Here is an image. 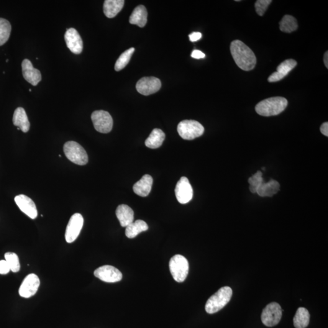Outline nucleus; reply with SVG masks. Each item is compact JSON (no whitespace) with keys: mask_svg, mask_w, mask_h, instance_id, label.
Instances as JSON below:
<instances>
[{"mask_svg":"<svg viewBox=\"0 0 328 328\" xmlns=\"http://www.w3.org/2000/svg\"><path fill=\"white\" fill-rule=\"evenodd\" d=\"M165 135L162 130L158 129H154L145 140V144L152 149L160 148L165 139Z\"/></svg>","mask_w":328,"mask_h":328,"instance_id":"nucleus-23","label":"nucleus"},{"mask_svg":"<svg viewBox=\"0 0 328 328\" xmlns=\"http://www.w3.org/2000/svg\"><path fill=\"white\" fill-rule=\"evenodd\" d=\"M262 176L263 173L260 171H258L255 175L248 179V182L250 184L249 189L252 193H255L259 186L263 183Z\"/></svg>","mask_w":328,"mask_h":328,"instance_id":"nucleus-31","label":"nucleus"},{"mask_svg":"<svg viewBox=\"0 0 328 328\" xmlns=\"http://www.w3.org/2000/svg\"><path fill=\"white\" fill-rule=\"evenodd\" d=\"M232 289L229 286L222 287L210 297L206 304V311L210 314H215L222 309L230 301Z\"/></svg>","mask_w":328,"mask_h":328,"instance_id":"nucleus-3","label":"nucleus"},{"mask_svg":"<svg viewBox=\"0 0 328 328\" xmlns=\"http://www.w3.org/2000/svg\"><path fill=\"white\" fill-rule=\"evenodd\" d=\"M116 214L120 225L126 227L134 221V212L127 205L121 204L117 207Z\"/></svg>","mask_w":328,"mask_h":328,"instance_id":"nucleus-18","label":"nucleus"},{"mask_svg":"<svg viewBox=\"0 0 328 328\" xmlns=\"http://www.w3.org/2000/svg\"><path fill=\"white\" fill-rule=\"evenodd\" d=\"M153 183L152 177L149 175H145L133 186V191L140 196H147L152 190Z\"/></svg>","mask_w":328,"mask_h":328,"instance_id":"nucleus-17","label":"nucleus"},{"mask_svg":"<svg viewBox=\"0 0 328 328\" xmlns=\"http://www.w3.org/2000/svg\"><path fill=\"white\" fill-rule=\"evenodd\" d=\"M280 305L276 302L269 304L263 310L261 314V321L266 327H273L278 325L282 317Z\"/></svg>","mask_w":328,"mask_h":328,"instance_id":"nucleus-8","label":"nucleus"},{"mask_svg":"<svg viewBox=\"0 0 328 328\" xmlns=\"http://www.w3.org/2000/svg\"><path fill=\"white\" fill-rule=\"evenodd\" d=\"M161 88V81L155 77L143 78L140 79L137 84V91L143 96H149L156 93Z\"/></svg>","mask_w":328,"mask_h":328,"instance_id":"nucleus-13","label":"nucleus"},{"mask_svg":"<svg viewBox=\"0 0 328 328\" xmlns=\"http://www.w3.org/2000/svg\"><path fill=\"white\" fill-rule=\"evenodd\" d=\"M147 9L142 5H140L133 10L130 17V24L137 25L140 27H144L147 22Z\"/></svg>","mask_w":328,"mask_h":328,"instance_id":"nucleus-20","label":"nucleus"},{"mask_svg":"<svg viewBox=\"0 0 328 328\" xmlns=\"http://www.w3.org/2000/svg\"><path fill=\"white\" fill-rule=\"evenodd\" d=\"M230 52L238 67L245 71L253 70L257 63L255 54L240 40H234L230 44Z\"/></svg>","mask_w":328,"mask_h":328,"instance_id":"nucleus-1","label":"nucleus"},{"mask_svg":"<svg viewBox=\"0 0 328 328\" xmlns=\"http://www.w3.org/2000/svg\"><path fill=\"white\" fill-rule=\"evenodd\" d=\"M297 65V63L296 60L293 59H288V60H284L278 65L276 68V72L285 78L296 67Z\"/></svg>","mask_w":328,"mask_h":328,"instance_id":"nucleus-29","label":"nucleus"},{"mask_svg":"<svg viewBox=\"0 0 328 328\" xmlns=\"http://www.w3.org/2000/svg\"><path fill=\"white\" fill-rule=\"evenodd\" d=\"M22 73L26 81L29 82L33 86L42 81V74L37 69L33 67L31 62L28 59H25L22 63Z\"/></svg>","mask_w":328,"mask_h":328,"instance_id":"nucleus-16","label":"nucleus"},{"mask_svg":"<svg viewBox=\"0 0 328 328\" xmlns=\"http://www.w3.org/2000/svg\"><path fill=\"white\" fill-rule=\"evenodd\" d=\"M40 284V279L34 273L26 276L19 289L20 296L24 298H30L37 293Z\"/></svg>","mask_w":328,"mask_h":328,"instance_id":"nucleus-12","label":"nucleus"},{"mask_svg":"<svg viewBox=\"0 0 328 328\" xmlns=\"http://www.w3.org/2000/svg\"><path fill=\"white\" fill-rule=\"evenodd\" d=\"M66 44L72 53L80 55L83 51V41L79 32L74 28L67 29L65 34Z\"/></svg>","mask_w":328,"mask_h":328,"instance_id":"nucleus-14","label":"nucleus"},{"mask_svg":"<svg viewBox=\"0 0 328 328\" xmlns=\"http://www.w3.org/2000/svg\"><path fill=\"white\" fill-rule=\"evenodd\" d=\"M320 132L322 133L323 135H325V137H328V123L325 122L322 125V126L320 127Z\"/></svg>","mask_w":328,"mask_h":328,"instance_id":"nucleus-37","label":"nucleus"},{"mask_svg":"<svg viewBox=\"0 0 328 328\" xmlns=\"http://www.w3.org/2000/svg\"><path fill=\"white\" fill-rule=\"evenodd\" d=\"M124 0H106L104 4V12L106 16L112 19L116 16L124 6Z\"/></svg>","mask_w":328,"mask_h":328,"instance_id":"nucleus-22","label":"nucleus"},{"mask_svg":"<svg viewBox=\"0 0 328 328\" xmlns=\"http://www.w3.org/2000/svg\"><path fill=\"white\" fill-rule=\"evenodd\" d=\"M298 28V24L296 19L291 15H284L280 22V29L282 32L291 33Z\"/></svg>","mask_w":328,"mask_h":328,"instance_id":"nucleus-26","label":"nucleus"},{"mask_svg":"<svg viewBox=\"0 0 328 328\" xmlns=\"http://www.w3.org/2000/svg\"><path fill=\"white\" fill-rule=\"evenodd\" d=\"M271 2V0H258L256 1L255 7L257 14L260 16H263Z\"/></svg>","mask_w":328,"mask_h":328,"instance_id":"nucleus-32","label":"nucleus"},{"mask_svg":"<svg viewBox=\"0 0 328 328\" xmlns=\"http://www.w3.org/2000/svg\"><path fill=\"white\" fill-rule=\"evenodd\" d=\"M175 194L177 200L182 204L188 203L193 198V189L186 177H182L177 183Z\"/></svg>","mask_w":328,"mask_h":328,"instance_id":"nucleus-10","label":"nucleus"},{"mask_svg":"<svg viewBox=\"0 0 328 328\" xmlns=\"http://www.w3.org/2000/svg\"><path fill=\"white\" fill-rule=\"evenodd\" d=\"M148 226L145 221L142 220H137L135 222L131 223L126 227L125 235L129 238H134L141 232L147 231Z\"/></svg>","mask_w":328,"mask_h":328,"instance_id":"nucleus-24","label":"nucleus"},{"mask_svg":"<svg viewBox=\"0 0 328 328\" xmlns=\"http://www.w3.org/2000/svg\"><path fill=\"white\" fill-rule=\"evenodd\" d=\"M201 37H202L201 33L198 32H194L191 33V34L189 35L190 40H191V42H196V41H198L199 40L201 39Z\"/></svg>","mask_w":328,"mask_h":328,"instance_id":"nucleus-35","label":"nucleus"},{"mask_svg":"<svg viewBox=\"0 0 328 328\" xmlns=\"http://www.w3.org/2000/svg\"><path fill=\"white\" fill-rule=\"evenodd\" d=\"M11 30L12 27L9 22L0 18V47L5 44L9 40Z\"/></svg>","mask_w":328,"mask_h":328,"instance_id":"nucleus-27","label":"nucleus"},{"mask_svg":"<svg viewBox=\"0 0 328 328\" xmlns=\"http://www.w3.org/2000/svg\"><path fill=\"white\" fill-rule=\"evenodd\" d=\"M288 104V101L283 97H271L259 102L255 107V111L262 116H276L286 109Z\"/></svg>","mask_w":328,"mask_h":328,"instance_id":"nucleus-2","label":"nucleus"},{"mask_svg":"<svg viewBox=\"0 0 328 328\" xmlns=\"http://www.w3.org/2000/svg\"><path fill=\"white\" fill-rule=\"evenodd\" d=\"M63 151L66 157L77 165H84L88 162L85 150L78 142L68 141L64 145Z\"/></svg>","mask_w":328,"mask_h":328,"instance_id":"nucleus-4","label":"nucleus"},{"mask_svg":"<svg viewBox=\"0 0 328 328\" xmlns=\"http://www.w3.org/2000/svg\"><path fill=\"white\" fill-rule=\"evenodd\" d=\"M170 273L174 280L179 283L185 281L189 271V261L183 255H176L169 263Z\"/></svg>","mask_w":328,"mask_h":328,"instance_id":"nucleus-5","label":"nucleus"},{"mask_svg":"<svg viewBox=\"0 0 328 328\" xmlns=\"http://www.w3.org/2000/svg\"><path fill=\"white\" fill-rule=\"evenodd\" d=\"M191 57L195 59L203 58L206 55L201 51L194 50L191 55Z\"/></svg>","mask_w":328,"mask_h":328,"instance_id":"nucleus-36","label":"nucleus"},{"mask_svg":"<svg viewBox=\"0 0 328 328\" xmlns=\"http://www.w3.org/2000/svg\"><path fill=\"white\" fill-rule=\"evenodd\" d=\"M310 314L304 307H299L294 317V325L296 328H305L308 326Z\"/></svg>","mask_w":328,"mask_h":328,"instance_id":"nucleus-25","label":"nucleus"},{"mask_svg":"<svg viewBox=\"0 0 328 328\" xmlns=\"http://www.w3.org/2000/svg\"><path fill=\"white\" fill-rule=\"evenodd\" d=\"M5 260L9 266L10 270L13 273H18L20 270V264L19 257L14 252H7L4 255Z\"/></svg>","mask_w":328,"mask_h":328,"instance_id":"nucleus-30","label":"nucleus"},{"mask_svg":"<svg viewBox=\"0 0 328 328\" xmlns=\"http://www.w3.org/2000/svg\"><path fill=\"white\" fill-rule=\"evenodd\" d=\"M94 129L101 133H109L113 126V120L109 112L104 110L95 111L91 114Z\"/></svg>","mask_w":328,"mask_h":328,"instance_id":"nucleus-7","label":"nucleus"},{"mask_svg":"<svg viewBox=\"0 0 328 328\" xmlns=\"http://www.w3.org/2000/svg\"><path fill=\"white\" fill-rule=\"evenodd\" d=\"M15 202L21 211L30 219H34L37 217V207L32 199L25 194H19L15 196Z\"/></svg>","mask_w":328,"mask_h":328,"instance_id":"nucleus-15","label":"nucleus"},{"mask_svg":"<svg viewBox=\"0 0 328 328\" xmlns=\"http://www.w3.org/2000/svg\"><path fill=\"white\" fill-rule=\"evenodd\" d=\"M10 270L8 264L6 260L0 261V274L1 275H6L9 273Z\"/></svg>","mask_w":328,"mask_h":328,"instance_id":"nucleus-33","label":"nucleus"},{"mask_svg":"<svg viewBox=\"0 0 328 328\" xmlns=\"http://www.w3.org/2000/svg\"><path fill=\"white\" fill-rule=\"evenodd\" d=\"M95 276L107 283H116L122 278V273L114 266L106 265L97 268L94 273Z\"/></svg>","mask_w":328,"mask_h":328,"instance_id":"nucleus-11","label":"nucleus"},{"mask_svg":"<svg viewBox=\"0 0 328 328\" xmlns=\"http://www.w3.org/2000/svg\"><path fill=\"white\" fill-rule=\"evenodd\" d=\"M84 219L81 214H75L71 217L65 232V240L68 243H73L79 237L83 225Z\"/></svg>","mask_w":328,"mask_h":328,"instance_id":"nucleus-9","label":"nucleus"},{"mask_svg":"<svg viewBox=\"0 0 328 328\" xmlns=\"http://www.w3.org/2000/svg\"><path fill=\"white\" fill-rule=\"evenodd\" d=\"M324 63H325V65L326 66L327 68H328V51H327V52L325 53Z\"/></svg>","mask_w":328,"mask_h":328,"instance_id":"nucleus-38","label":"nucleus"},{"mask_svg":"<svg viewBox=\"0 0 328 328\" xmlns=\"http://www.w3.org/2000/svg\"><path fill=\"white\" fill-rule=\"evenodd\" d=\"M179 136L185 140H193L201 137L204 132V128L198 121L193 120H185L178 125Z\"/></svg>","mask_w":328,"mask_h":328,"instance_id":"nucleus-6","label":"nucleus"},{"mask_svg":"<svg viewBox=\"0 0 328 328\" xmlns=\"http://www.w3.org/2000/svg\"><path fill=\"white\" fill-rule=\"evenodd\" d=\"M13 123L15 126L20 128L24 133H27L30 129V122L25 110L22 107L15 110L13 116Z\"/></svg>","mask_w":328,"mask_h":328,"instance_id":"nucleus-19","label":"nucleus"},{"mask_svg":"<svg viewBox=\"0 0 328 328\" xmlns=\"http://www.w3.org/2000/svg\"><path fill=\"white\" fill-rule=\"evenodd\" d=\"M135 51V49L134 48H131L129 50L124 51V52L119 56L116 64H115V70L116 71H120L123 70V69H124L130 62V59L132 58L133 54L134 53Z\"/></svg>","mask_w":328,"mask_h":328,"instance_id":"nucleus-28","label":"nucleus"},{"mask_svg":"<svg viewBox=\"0 0 328 328\" xmlns=\"http://www.w3.org/2000/svg\"><path fill=\"white\" fill-rule=\"evenodd\" d=\"M284 77L281 75L280 74L277 73V72H275L273 74H272L269 77L268 81L269 82H276L280 81L283 79Z\"/></svg>","mask_w":328,"mask_h":328,"instance_id":"nucleus-34","label":"nucleus"},{"mask_svg":"<svg viewBox=\"0 0 328 328\" xmlns=\"http://www.w3.org/2000/svg\"><path fill=\"white\" fill-rule=\"evenodd\" d=\"M280 184L277 181L271 179L268 183H263L261 184L257 190V193L261 197H272L278 193L280 191Z\"/></svg>","mask_w":328,"mask_h":328,"instance_id":"nucleus-21","label":"nucleus"}]
</instances>
